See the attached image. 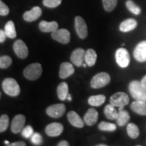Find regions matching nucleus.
<instances>
[{"mask_svg": "<svg viewBox=\"0 0 146 146\" xmlns=\"http://www.w3.org/2000/svg\"><path fill=\"white\" fill-rule=\"evenodd\" d=\"M137 26V22L133 18H128L120 23L119 29L120 31L127 33L132 31Z\"/></svg>", "mask_w": 146, "mask_h": 146, "instance_id": "obj_19", "label": "nucleus"}, {"mask_svg": "<svg viewBox=\"0 0 146 146\" xmlns=\"http://www.w3.org/2000/svg\"><path fill=\"white\" fill-rule=\"evenodd\" d=\"M110 76L108 73L102 72L96 74L91 81V87L94 89L104 87L110 82Z\"/></svg>", "mask_w": 146, "mask_h": 146, "instance_id": "obj_4", "label": "nucleus"}, {"mask_svg": "<svg viewBox=\"0 0 146 146\" xmlns=\"http://www.w3.org/2000/svg\"><path fill=\"white\" fill-rule=\"evenodd\" d=\"M61 3L62 0H43V4L50 8H56L59 6Z\"/></svg>", "mask_w": 146, "mask_h": 146, "instance_id": "obj_34", "label": "nucleus"}, {"mask_svg": "<svg viewBox=\"0 0 146 146\" xmlns=\"http://www.w3.org/2000/svg\"><path fill=\"white\" fill-rule=\"evenodd\" d=\"M126 6H127L128 10L130 11L131 12H132L133 14H134L135 15H139V14L141 13V8L134 1H133L132 0H128V1H127Z\"/></svg>", "mask_w": 146, "mask_h": 146, "instance_id": "obj_30", "label": "nucleus"}, {"mask_svg": "<svg viewBox=\"0 0 146 146\" xmlns=\"http://www.w3.org/2000/svg\"><path fill=\"white\" fill-rule=\"evenodd\" d=\"M98 112L96 109L89 108L84 116V122L88 126H93L98 122Z\"/></svg>", "mask_w": 146, "mask_h": 146, "instance_id": "obj_17", "label": "nucleus"}, {"mask_svg": "<svg viewBox=\"0 0 146 146\" xmlns=\"http://www.w3.org/2000/svg\"><path fill=\"white\" fill-rule=\"evenodd\" d=\"M52 37L62 44H67L70 41V33L65 29H56L52 33Z\"/></svg>", "mask_w": 146, "mask_h": 146, "instance_id": "obj_7", "label": "nucleus"}, {"mask_svg": "<svg viewBox=\"0 0 146 146\" xmlns=\"http://www.w3.org/2000/svg\"><path fill=\"white\" fill-rule=\"evenodd\" d=\"M97 60V54L93 49H89L85 52V62L88 66H93L95 65Z\"/></svg>", "mask_w": 146, "mask_h": 146, "instance_id": "obj_23", "label": "nucleus"}, {"mask_svg": "<svg viewBox=\"0 0 146 146\" xmlns=\"http://www.w3.org/2000/svg\"><path fill=\"white\" fill-rule=\"evenodd\" d=\"M66 112V106L63 104L51 105L46 109V113L50 117L58 118L62 116Z\"/></svg>", "mask_w": 146, "mask_h": 146, "instance_id": "obj_9", "label": "nucleus"}, {"mask_svg": "<svg viewBox=\"0 0 146 146\" xmlns=\"http://www.w3.org/2000/svg\"><path fill=\"white\" fill-rule=\"evenodd\" d=\"M129 90L131 96L135 100L146 102V89L142 86L141 82L131 81L129 85Z\"/></svg>", "mask_w": 146, "mask_h": 146, "instance_id": "obj_1", "label": "nucleus"}, {"mask_svg": "<svg viewBox=\"0 0 146 146\" xmlns=\"http://www.w3.org/2000/svg\"><path fill=\"white\" fill-rule=\"evenodd\" d=\"M58 146H68L69 143H68V142L66 141H62L58 143Z\"/></svg>", "mask_w": 146, "mask_h": 146, "instance_id": "obj_40", "label": "nucleus"}, {"mask_svg": "<svg viewBox=\"0 0 146 146\" xmlns=\"http://www.w3.org/2000/svg\"><path fill=\"white\" fill-rule=\"evenodd\" d=\"M106 96L104 95H96L92 96L89 98L88 103L89 105L95 107H99L104 103L106 101Z\"/></svg>", "mask_w": 146, "mask_h": 146, "instance_id": "obj_26", "label": "nucleus"}, {"mask_svg": "<svg viewBox=\"0 0 146 146\" xmlns=\"http://www.w3.org/2000/svg\"><path fill=\"white\" fill-rule=\"evenodd\" d=\"M42 14L41 9L38 6L33 7L31 10L29 11H27L24 13L23 18L25 21L29 22H33L36 20H37Z\"/></svg>", "mask_w": 146, "mask_h": 146, "instance_id": "obj_15", "label": "nucleus"}, {"mask_svg": "<svg viewBox=\"0 0 146 146\" xmlns=\"http://www.w3.org/2000/svg\"><path fill=\"white\" fill-rule=\"evenodd\" d=\"M74 68L71 63L63 62L60 65L59 76L61 78H66L74 74Z\"/></svg>", "mask_w": 146, "mask_h": 146, "instance_id": "obj_16", "label": "nucleus"}, {"mask_svg": "<svg viewBox=\"0 0 146 146\" xmlns=\"http://www.w3.org/2000/svg\"><path fill=\"white\" fill-rule=\"evenodd\" d=\"M1 92H0V98H1Z\"/></svg>", "mask_w": 146, "mask_h": 146, "instance_id": "obj_45", "label": "nucleus"}, {"mask_svg": "<svg viewBox=\"0 0 146 146\" xmlns=\"http://www.w3.org/2000/svg\"><path fill=\"white\" fill-rule=\"evenodd\" d=\"M4 143H5V144H6V145H8V144L10 143V142L8 141H4Z\"/></svg>", "mask_w": 146, "mask_h": 146, "instance_id": "obj_44", "label": "nucleus"}, {"mask_svg": "<svg viewBox=\"0 0 146 146\" xmlns=\"http://www.w3.org/2000/svg\"><path fill=\"white\" fill-rule=\"evenodd\" d=\"M116 63L119 66L120 68H127L130 64V55L127 50L125 48L121 47L116 50L115 54Z\"/></svg>", "mask_w": 146, "mask_h": 146, "instance_id": "obj_6", "label": "nucleus"}, {"mask_svg": "<svg viewBox=\"0 0 146 146\" xmlns=\"http://www.w3.org/2000/svg\"><path fill=\"white\" fill-rule=\"evenodd\" d=\"M98 146H107V145H106V144H98Z\"/></svg>", "mask_w": 146, "mask_h": 146, "instance_id": "obj_43", "label": "nucleus"}, {"mask_svg": "<svg viewBox=\"0 0 146 146\" xmlns=\"http://www.w3.org/2000/svg\"><path fill=\"white\" fill-rule=\"evenodd\" d=\"M74 22H75L76 32L78 36L81 39H86L88 35V31H87V26L85 20L81 16H76Z\"/></svg>", "mask_w": 146, "mask_h": 146, "instance_id": "obj_8", "label": "nucleus"}, {"mask_svg": "<svg viewBox=\"0 0 146 146\" xmlns=\"http://www.w3.org/2000/svg\"><path fill=\"white\" fill-rule=\"evenodd\" d=\"M11 145L12 146H25L26 145V143L24 141H16L14 142L11 144Z\"/></svg>", "mask_w": 146, "mask_h": 146, "instance_id": "obj_39", "label": "nucleus"}, {"mask_svg": "<svg viewBox=\"0 0 146 146\" xmlns=\"http://www.w3.org/2000/svg\"><path fill=\"white\" fill-rule=\"evenodd\" d=\"M130 118V115L127 110H125L124 109L119 110L118 117L116 118V123L120 127H123L127 125Z\"/></svg>", "mask_w": 146, "mask_h": 146, "instance_id": "obj_22", "label": "nucleus"}, {"mask_svg": "<svg viewBox=\"0 0 146 146\" xmlns=\"http://www.w3.org/2000/svg\"><path fill=\"white\" fill-rule=\"evenodd\" d=\"M9 125V117L8 115L3 114L0 116V133L7 130Z\"/></svg>", "mask_w": 146, "mask_h": 146, "instance_id": "obj_32", "label": "nucleus"}, {"mask_svg": "<svg viewBox=\"0 0 146 146\" xmlns=\"http://www.w3.org/2000/svg\"><path fill=\"white\" fill-rule=\"evenodd\" d=\"M104 8L106 12H110L115 9L117 5L118 0H102Z\"/></svg>", "mask_w": 146, "mask_h": 146, "instance_id": "obj_31", "label": "nucleus"}, {"mask_svg": "<svg viewBox=\"0 0 146 146\" xmlns=\"http://www.w3.org/2000/svg\"><path fill=\"white\" fill-rule=\"evenodd\" d=\"M26 121V118L23 114H18L14 116L11 123V131L13 133L21 132L24 129Z\"/></svg>", "mask_w": 146, "mask_h": 146, "instance_id": "obj_12", "label": "nucleus"}, {"mask_svg": "<svg viewBox=\"0 0 146 146\" xmlns=\"http://www.w3.org/2000/svg\"><path fill=\"white\" fill-rule=\"evenodd\" d=\"M128 135L131 139H137L139 136V129L134 123H129L127 127Z\"/></svg>", "mask_w": 146, "mask_h": 146, "instance_id": "obj_28", "label": "nucleus"}, {"mask_svg": "<svg viewBox=\"0 0 146 146\" xmlns=\"http://www.w3.org/2000/svg\"><path fill=\"white\" fill-rule=\"evenodd\" d=\"M66 100H68V101H71L72 100V97H71V95L70 94H68V96H67V98H66Z\"/></svg>", "mask_w": 146, "mask_h": 146, "instance_id": "obj_42", "label": "nucleus"}, {"mask_svg": "<svg viewBox=\"0 0 146 146\" xmlns=\"http://www.w3.org/2000/svg\"><path fill=\"white\" fill-rule=\"evenodd\" d=\"M141 84L144 88L146 89V75L144 76L141 81Z\"/></svg>", "mask_w": 146, "mask_h": 146, "instance_id": "obj_41", "label": "nucleus"}, {"mask_svg": "<svg viewBox=\"0 0 146 146\" xmlns=\"http://www.w3.org/2000/svg\"><path fill=\"white\" fill-rule=\"evenodd\" d=\"M10 12V9L1 0H0V16H7Z\"/></svg>", "mask_w": 146, "mask_h": 146, "instance_id": "obj_37", "label": "nucleus"}, {"mask_svg": "<svg viewBox=\"0 0 146 146\" xmlns=\"http://www.w3.org/2000/svg\"><path fill=\"white\" fill-rule=\"evenodd\" d=\"M57 94L58 98L62 101L66 100L67 96L68 94V84L65 82L61 83L57 87Z\"/></svg>", "mask_w": 146, "mask_h": 146, "instance_id": "obj_25", "label": "nucleus"}, {"mask_svg": "<svg viewBox=\"0 0 146 146\" xmlns=\"http://www.w3.org/2000/svg\"><path fill=\"white\" fill-rule=\"evenodd\" d=\"M31 141L32 143H33L34 145H39L41 144L43 139H42V137L39 133H34L31 136Z\"/></svg>", "mask_w": 146, "mask_h": 146, "instance_id": "obj_36", "label": "nucleus"}, {"mask_svg": "<svg viewBox=\"0 0 146 146\" xmlns=\"http://www.w3.org/2000/svg\"><path fill=\"white\" fill-rule=\"evenodd\" d=\"M2 88L4 92L12 97L18 96L21 93V88L14 78H6L2 83Z\"/></svg>", "mask_w": 146, "mask_h": 146, "instance_id": "obj_2", "label": "nucleus"}, {"mask_svg": "<svg viewBox=\"0 0 146 146\" xmlns=\"http://www.w3.org/2000/svg\"><path fill=\"white\" fill-rule=\"evenodd\" d=\"M85 51L82 48H77L74 50L71 54L70 60L74 65L80 67L85 61Z\"/></svg>", "mask_w": 146, "mask_h": 146, "instance_id": "obj_13", "label": "nucleus"}, {"mask_svg": "<svg viewBox=\"0 0 146 146\" xmlns=\"http://www.w3.org/2000/svg\"><path fill=\"white\" fill-rule=\"evenodd\" d=\"M133 56L139 62L146 61V41H142L136 45L133 51Z\"/></svg>", "mask_w": 146, "mask_h": 146, "instance_id": "obj_10", "label": "nucleus"}, {"mask_svg": "<svg viewBox=\"0 0 146 146\" xmlns=\"http://www.w3.org/2000/svg\"><path fill=\"white\" fill-rule=\"evenodd\" d=\"M6 36L4 31L0 30V43H3L6 39Z\"/></svg>", "mask_w": 146, "mask_h": 146, "instance_id": "obj_38", "label": "nucleus"}, {"mask_svg": "<svg viewBox=\"0 0 146 146\" xmlns=\"http://www.w3.org/2000/svg\"><path fill=\"white\" fill-rule=\"evenodd\" d=\"M12 63V60L10 56H3L0 57V68L5 69L10 66Z\"/></svg>", "mask_w": 146, "mask_h": 146, "instance_id": "obj_33", "label": "nucleus"}, {"mask_svg": "<svg viewBox=\"0 0 146 146\" xmlns=\"http://www.w3.org/2000/svg\"><path fill=\"white\" fill-rule=\"evenodd\" d=\"M64 127L61 123H53L49 124L45 128V133L50 137H58L63 132Z\"/></svg>", "mask_w": 146, "mask_h": 146, "instance_id": "obj_14", "label": "nucleus"}, {"mask_svg": "<svg viewBox=\"0 0 146 146\" xmlns=\"http://www.w3.org/2000/svg\"><path fill=\"white\" fill-rule=\"evenodd\" d=\"M42 74V66L39 63H33L29 65L24 70L23 74L25 78L31 81L38 79Z\"/></svg>", "mask_w": 146, "mask_h": 146, "instance_id": "obj_3", "label": "nucleus"}, {"mask_svg": "<svg viewBox=\"0 0 146 146\" xmlns=\"http://www.w3.org/2000/svg\"><path fill=\"white\" fill-rule=\"evenodd\" d=\"M110 102L115 107L119 108V110H123L129 103V97L125 93L118 92L110 97Z\"/></svg>", "mask_w": 146, "mask_h": 146, "instance_id": "obj_5", "label": "nucleus"}, {"mask_svg": "<svg viewBox=\"0 0 146 146\" xmlns=\"http://www.w3.org/2000/svg\"><path fill=\"white\" fill-rule=\"evenodd\" d=\"M40 31L43 33L54 32L58 28V24L56 21L47 22L45 21H41L39 25Z\"/></svg>", "mask_w": 146, "mask_h": 146, "instance_id": "obj_21", "label": "nucleus"}, {"mask_svg": "<svg viewBox=\"0 0 146 146\" xmlns=\"http://www.w3.org/2000/svg\"><path fill=\"white\" fill-rule=\"evenodd\" d=\"M131 109L134 112L141 116H146V102L140 100L133 102L131 105Z\"/></svg>", "mask_w": 146, "mask_h": 146, "instance_id": "obj_20", "label": "nucleus"}, {"mask_svg": "<svg viewBox=\"0 0 146 146\" xmlns=\"http://www.w3.org/2000/svg\"><path fill=\"white\" fill-rule=\"evenodd\" d=\"M69 123L72 126L76 128H83L84 127V122L81 119L79 115L74 111H70L67 114Z\"/></svg>", "mask_w": 146, "mask_h": 146, "instance_id": "obj_18", "label": "nucleus"}, {"mask_svg": "<svg viewBox=\"0 0 146 146\" xmlns=\"http://www.w3.org/2000/svg\"><path fill=\"white\" fill-rule=\"evenodd\" d=\"M4 31L5 35L8 37L10 39H14L16 37V31L15 29V25L13 21H10L6 23L5 26Z\"/></svg>", "mask_w": 146, "mask_h": 146, "instance_id": "obj_27", "label": "nucleus"}, {"mask_svg": "<svg viewBox=\"0 0 146 146\" xmlns=\"http://www.w3.org/2000/svg\"><path fill=\"white\" fill-rule=\"evenodd\" d=\"M98 128L100 130L102 131H108V132H113V131H116V125L114 123H107V122L102 121L99 124Z\"/></svg>", "mask_w": 146, "mask_h": 146, "instance_id": "obj_29", "label": "nucleus"}, {"mask_svg": "<svg viewBox=\"0 0 146 146\" xmlns=\"http://www.w3.org/2000/svg\"><path fill=\"white\" fill-rule=\"evenodd\" d=\"M14 52L18 58L25 59L29 55V50L27 45L21 39L16 40L13 45Z\"/></svg>", "mask_w": 146, "mask_h": 146, "instance_id": "obj_11", "label": "nucleus"}, {"mask_svg": "<svg viewBox=\"0 0 146 146\" xmlns=\"http://www.w3.org/2000/svg\"><path fill=\"white\" fill-rule=\"evenodd\" d=\"M22 135L26 139H29L31 137L33 134L34 133L33 129L31 126H27V127H24V129L21 131Z\"/></svg>", "mask_w": 146, "mask_h": 146, "instance_id": "obj_35", "label": "nucleus"}, {"mask_svg": "<svg viewBox=\"0 0 146 146\" xmlns=\"http://www.w3.org/2000/svg\"><path fill=\"white\" fill-rule=\"evenodd\" d=\"M106 117L108 118L109 120H116L118 117V112L115 108L114 106L112 104H108L104 108V110Z\"/></svg>", "mask_w": 146, "mask_h": 146, "instance_id": "obj_24", "label": "nucleus"}]
</instances>
